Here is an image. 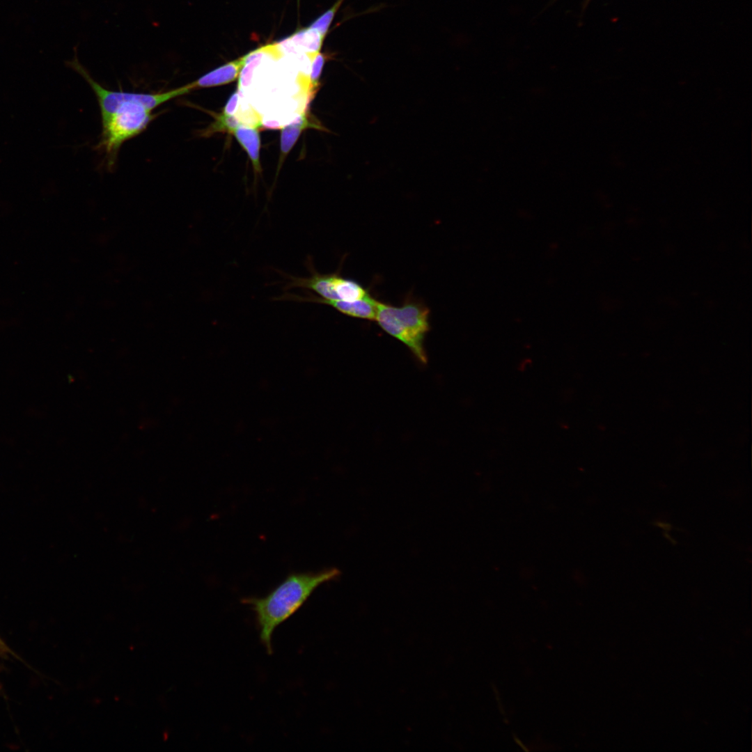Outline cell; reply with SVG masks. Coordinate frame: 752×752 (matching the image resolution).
Instances as JSON below:
<instances>
[{
    "label": "cell",
    "mask_w": 752,
    "mask_h": 752,
    "mask_svg": "<svg viewBox=\"0 0 752 752\" xmlns=\"http://www.w3.org/2000/svg\"><path fill=\"white\" fill-rule=\"evenodd\" d=\"M246 61V54L226 63L205 74L198 79L187 84L190 91L202 88L218 86L235 81Z\"/></svg>",
    "instance_id": "obj_7"
},
{
    "label": "cell",
    "mask_w": 752,
    "mask_h": 752,
    "mask_svg": "<svg viewBox=\"0 0 752 752\" xmlns=\"http://www.w3.org/2000/svg\"><path fill=\"white\" fill-rule=\"evenodd\" d=\"M378 301L370 294L366 297L351 301H329L322 304L333 307L338 312L354 318L375 320Z\"/></svg>",
    "instance_id": "obj_9"
},
{
    "label": "cell",
    "mask_w": 752,
    "mask_h": 752,
    "mask_svg": "<svg viewBox=\"0 0 752 752\" xmlns=\"http://www.w3.org/2000/svg\"><path fill=\"white\" fill-rule=\"evenodd\" d=\"M68 65L87 81L95 94L100 107L101 120L105 118L119 107L126 103H140L153 110L172 99L190 92L187 84L156 93L111 91L105 88L94 80L88 72L79 62L77 56L72 61L68 62Z\"/></svg>",
    "instance_id": "obj_5"
},
{
    "label": "cell",
    "mask_w": 752,
    "mask_h": 752,
    "mask_svg": "<svg viewBox=\"0 0 752 752\" xmlns=\"http://www.w3.org/2000/svg\"><path fill=\"white\" fill-rule=\"evenodd\" d=\"M311 272L306 278H292L288 288H301L311 290L316 295L300 297L291 295L292 300L323 304L329 301H351L363 299L369 295L357 281L342 276L340 273L320 274L309 266Z\"/></svg>",
    "instance_id": "obj_4"
},
{
    "label": "cell",
    "mask_w": 752,
    "mask_h": 752,
    "mask_svg": "<svg viewBox=\"0 0 752 752\" xmlns=\"http://www.w3.org/2000/svg\"><path fill=\"white\" fill-rule=\"evenodd\" d=\"M324 38L318 31L308 26L280 41L277 45L283 52L304 54L311 58L320 52Z\"/></svg>",
    "instance_id": "obj_6"
},
{
    "label": "cell",
    "mask_w": 752,
    "mask_h": 752,
    "mask_svg": "<svg viewBox=\"0 0 752 752\" xmlns=\"http://www.w3.org/2000/svg\"><path fill=\"white\" fill-rule=\"evenodd\" d=\"M152 109L137 102L119 107L102 119V130L96 149L104 154L107 168H112L120 146L142 132L155 118Z\"/></svg>",
    "instance_id": "obj_3"
},
{
    "label": "cell",
    "mask_w": 752,
    "mask_h": 752,
    "mask_svg": "<svg viewBox=\"0 0 752 752\" xmlns=\"http://www.w3.org/2000/svg\"><path fill=\"white\" fill-rule=\"evenodd\" d=\"M238 96L237 92L233 94L224 109V113L233 115L237 107Z\"/></svg>",
    "instance_id": "obj_13"
},
{
    "label": "cell",
    "mask_w": 752,
    "mask_h": 752,
    "mask_svg": "<svg viewBox=\"0 0 752 752\" xmlns=\"http://www.w3.org/2000/svg\"><path fill=\"white\" fill-rule=\"evenodd\" d=\"M228 132L233 134L248 154L253 169L261 171L260 164V139L257 127L238 123Z\"/></svg>",
    "instance_id": "obj_8"
},
{
    "label": "cell",
    "mask_w": 752,
    "mask_h": 752,
    "mask_svg": "<svg viewBox=\"0 0 752 752\" xmlns=\"http://www.w3.org/2000/svg\"><path fill=\"white\" fill-rule=\"evenodd\" d=\"M311 63V72L308 76V89L311 94H313L318 86L319 80L323 66L325 62V56L322 52H318L310 58Z\"/></svg>",
    "instance_id": "obj_11"
},
{
    "label": "cell",
    "mask_w": 752,
    "mask_h": 752,
    "mask_svg": "<svg viewBox=\"0 0 752 752\" xmlns=\"http://www.w3.org/2000/svg\"><path fill=\"white\" fill-rule=\"evenodd\" d=\"M339 575L340 571L335 567L293 573L267 595L242 600L254 612L260 641L269 654L273 652L272 640L276 627L297 612L316 588Z\"/></svg>",
    "instance_id": "obj_1"
},
{
    "label": "cell",
    "mask_w": 752,
    "mask_h": 752,
    "mask_svg": "<svg viewBox=\"0 0 752 752\" xmlns=\"http://www.w3.org/2000/svg\"><path fill=\"white\" fill-rule=\"evenodd\" d=\"M310 127H318L308 120L306 113H303L295 121L282 128L280 141L281 163L294 146L303 130Z\"/></svg>",
    "instance_id": "obj_10"
},
{
    "label": "cell",
    "mask_w": 752,
    "mask_h": 752,
    "mask_svg": "<svg viewBox=\"0 0 752 752\" xmlns=\"http://www.w3.org/2000/svg\"><path fill=\"white\" fill-rule=\"evenodd\" d=\"M10 655L17 657L0 637V657L8 659Z\"/></svg>",
    "instance_id": "obj_14"
},
{
    "label": "cell",
    "mask_w": 752,
    "mask_h": 752,
    "mask_svg": "<svg viewBox=\"0 0 752 752\" xmlns=\"http://www.w3.org/2000/svg\"><path fill=\"white\" fill-rule=\"evenodd\" d=\"M343 1V0H338L332 7L318 17L309 26L315 29L325 37L335 14L340 6Z\"/></svg>",
    "instance_id": "obj_12"
},
{
    "label": "cell",
    "mask_w": 752,
    "mask_h": 752,
    "mask_svg": "<svg viewBox=\"0 0 752 752\" xmlns=\"http://www.w3.org/2000/svg\"><path fill=\"white\" fill-rule=\"evenodd\" d=\"M430 309L407 295L399 306L378 301L375 321L388 334L405 345L422 363L428 361L424 342L430 330Z\"/></svg>",
    "instance_id": "obj_2"
}]
</instances>
